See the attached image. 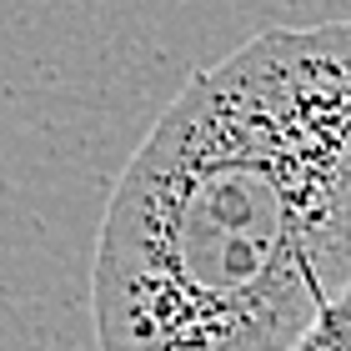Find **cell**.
Here are the masks:
<instances>
[{"instance_id":"2","label":"cell","mask_w":351,"mask_h":351,"mask_svg":"<svg viewBox=\"0 0 351 351\" xmlns=\"http://www.w3.org/2000/svg\"><path fill=\"white\" fill-rule=\"evenodd\" d=\"M286 351H351V286L331 296Z\"/></svg>"},{"instance_id":"1","label":"cell","mask_w":351,"mask_h":351,"mask_svg":"<svg viewBox=\"0 0 351 351\" xmlns=\"http://www.w3.org/2000/svg\"><path fill=\"white\" fill-rule=\"evenodd\" d=\"M351 286V21L191 75L131 151L90 261L101 351H286Z\"/></svg>"}]
</instances>
